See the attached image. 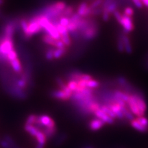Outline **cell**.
Masks as SVG:
<instances>
[{"label":"cell","mask_w":148,"mask_h":148,"mask_svg":"<svg viewBox=\"0 0 148 148\" xmlns=\"http://www.w3.org/2000/svg\"><path fill=\"white\" fill-rule=\"evenodd\" d=\"M127 106L132 114L137 117H142L147 110V105L141 95L138 93L130 94L127 102Z\"/></svg>","instance_id":"6da1fadb"},{"label":"cell","mask_w":148,"mask_h":148,"mask_svg":"<svg viewBox=\"0 0 148 148\" xmlns=\"http://www.w3.org/2000/svg\"><path fill=\"white\" fill-rule=\"evenodd\" d=\"M14 49V46L12 38L4 37L3 39L0 41V54L3 59L6 61L7 55Z\"/></svg>","instance_id":"7a4b0ae2"},{"label":"cell","mask_w":148,"mask_h":148,"mask_svg":"<svg viewBox=\"0 0 148 148\" xmlns=\"http://www.w3.org/2000/svg\"><path fill=\"white\" fill-rule=\"evenodd\" d=\"M132 127L141 133H146L148 131V119L145 117H138L136 119L131 120Z\"/></svg>","instance_id":"3957f363"},{"label":"cell","mask_w":148,"mask_h":148,"mask_svg":"<svg viewBox=\"0 0 148 148\" xmlns=\"http://www.w3.org/2000/svg\"><path fill=\"white\" fill-rule=\"evenodd\" d=\"M98 34V28L93 21H90V24L86 29L81 32L83 38L86 40L94 39Z\"/></svg>","instance_id":"277c9868"},{"label":"cell","mask_w":148,"mask_h":148,"mask_svg":"<svg viewBox=\"0 0 148 148\" xmlns=\"http://www.w3.org/2000/svg\"><path fill=\"white\" fill-rule=\"evenodd\" d=\"M28 29L27 32L25 36V38H30L31 37L34 35L35 34H36L39 33V32L43 30L42 27H41L38 22L34 21L31 18L30 20L28 21Z\"/></svg>","instance_id":"5b68a950"},{"label":"cell","mask_w":148,"mask_h":148,"mask_svg":"<svg viewBox=\"0 0 148 148\" xmlns=\"http://www.w3.org/2000/svg\"><path fill=\"white\" fill-rule=\"evenodd\" d=\"M120 24L123 27V29L126 33L130 32L134 29V24L132 17L125 15L124 14H123L122 21L120 22Z\"/></svg>","instance_id":"8992f818"},{"label":"cell","mask_w":148,"mask_h":148,"mask_svg":"<svg viewBox=\"0 0 148 148\" xmlns=\"http://www.w3.org/2000/svg\"><path fill=\"white\" fill-rule=\"evenodd\" d=\"M94 114L95 115L96 118L101 120L102 121H103L105 123L113 124L114 123L115 120L112 117L109 116V115L108 114H106L105 112H104L101 109V108L96 110L94 112Z\"/></svg>","instance_id":"52a82bcc"},{"label":"cell","mask_w":148,"mask_h":148,"mask_svg":"<svg viewBox=\"0 0 148 148\" xmlns=\"http://www.w3.org/2000/svg\"><path fill=\"white\" fill-rule=\"evenodd\" d=\"M105 124L103 121L98 118L93 119L89 123V128L92 131H98L103 128Z\"/></svg>","instance_id":"ba28073f"},{"label":"cell","mask_w":148,"mask_h":148,"mask_svg":"<svg viewBox=\"0 0 148 148\" xmlns=\"http://www.w3.org/2000/svg\"><path fill=\"white\" fill-rule=\"evenodd\" d=\"M122 38H123V41L124 43L125 51L126 53L128 54L132 53L133 49H132L130 40V38H129V36L127 34H123Z\"/></svg>","instance_id":"9c48e42d"},{"label":"cell","mask_w":148,"mask_h":148,"mask_svg":"<svg viewBox=\"0 0 148 148\" xmlns=\"http://www.w3.org/2000/svg\"><path fill=\"white\" fill-rule=\"evenodd\" d=\"M15 30V26L13 24H8L4 29V37H6V38H12V36L14 34Z\"/></svg>","instance_id":"30bf717a"},{"label":"cell","mask_w":148,"mask_h":148,"mask_svg":"<svg viewBox=\"0 0 148 148\" xmlns=\"http://www.w3.org/2000/svg\"><path fill=\"white\" fill-rule=\"evenodd\" d=\"M11 66L12 67V69L17 73H21L22 71V67L21 66V62L19 61V59L18 58H16V59L13 60V61H11L10 62Z\"/></svg>","instance_id":"8fae6325"},{"label":"cell","mask_w":148,"mask_h":148,"mask_svg":"<svg viewBox=\"0 0 148 148\" xmlns=\"http://www.w3.org/2000/svg\"><path fill=\"white\" fill-rule=\"evenodd\" d=\"M67 51V48H55L54 51V59H58L61 58L64 54H66Z\"/></svg>","instance_id":"7c38bea8"},{"label":"cell","mask_w":148,"mask_h":148,"mask_svg":"<svg viewBox=\"0 0 148 148\" xmlns=\"http://www.w3.org/2000/svg\"><path fill=\"white\" fill-rule=\"evenodd\" d=\"M42 40L45 44L50 45V46H51L52 47H54L55 41L56 40L54 39L53 37L51 35H49V34H45L42 36Z\"/></svg>","instance_id":"4fadbf2b"},{"label":"cell","mask_w":148,"mask_h":148,"mask_svg":"<svg viewBox=\"0 0 148 148\" xmlns=\"http://www.w3.org/2000/svg\"><path fill=\"white\" fill-rule=\"evenodd\" d=\"M61 40L67 48L69 47L72 43L71 36H70V35H69V32H67V33L61 35Z\"/></svg>","instance_id":"5bb4252c"},{"label":"cell","mask_w":148,"mask_h":148,"mask_svg":"<svg viewBox=\"0 0 148 148\" xmlns=\"http://www.w3.org/2000/svg\"><path fill=\"white\" fill-rule=\"evenodd\" d=\"M74 13V8L72 6H67L66 9L62 12L61 13V17H66L69 18L71 17L73 14Z\"/></svg>","instance_id":"9a60e30c"},{"label":"cell","mask_w":148,"mask_h":148,"mask_svg":"<svg viewBox=\"0 0 148 148\" xmlns=\"http://www.w3.org/2000/svg\"><path fill=\"white\" fill-rule=\"evenodd\" d=\"M53 6L56 10H57L60 12H62L67 7L66 3L64 1H58L53 4Z\"/></svg>","instance_id":"2e32d148"},{"label":"cell","mask_w":148,"mask_h":148,"mask_svg":"<svg viewBox=\"0 0 148 148\" xmlns=\"http://www.w3.org/2000/svg\"><path fill=\"white\" fill-rule=\"evenodd\" d=\"M104 1V0H92L89 6L92 10H93V9L98 8L100 6L103 5Z\"/></svg>","instance_id":"e0dca14e"},{"label":"cell","mask_w":148,"mask_h":148,"mask_svg":"<svg viewBox=\"0 0 148 148\" xmlns=\"http://www.w3.org/2000/svg\"><path fill=\"white\" fill-rule=\"evenodd\" d=\"M55 48L54 47H51L48 49L45 53V58L48 61H51L54 59V51Z\"/></svg>","instance_id":"ac0fdd59"},{"label":"cell","mask_w":148,"mask_h":148,"mask_svg":"<svg viewBox=\"0 0 148 148\" xmlns=\"http://www.w3.org/2000/svg\"><path fill=\"white\" fill-rule=\"evenodd\" d=\"M87 85H88V88L94 90L95 88H96L99 87V82H98L97 80L92 78V79L88 81Z\"/></svg>","instance_id":"d6986e66"},{"label":"cell","mask_w":148,"mask_h":148,"mask_svg":"<svg viewBox=\"0 0 148 148\" xmlns=\"http://www.w3.org/2000/svg\"><path fill=\"white\" fill-rule=\"evenodd\" d=\"M103 9H107V11L111 14H112L114 11L117 10V3L115 1H112L107 8Z\"/></svg>","instance_id":"ffe728a7"},{"label":"cell","mask_w":148,"mask_h":148,"mask_svg":"<svg viewBox=\"0 0 148 148\" xmlns=\"http://www.w3.org/2000/svg\"><path fill=\"white\" fill-rule=\"evenodd\" d=\"M117 48H118V50L119 51L121 52V53H123L125 51L122 35H120V36L118 38V40H117Z\"/></svg>","instance_id":"44dd1931"},{"label":"cell","mask_w":148,"mask_h":148,"mask_svg":"<svg viewBox=\"0 0 148 148\" xmlns=\"http://www.w3.org/2000/svg\"><path fill=\"white\" fill-rule=\"evenodd\" d=\"M16 58H17V54L15 51V50L14 49V50L11 51L7 55L6 61H8L9 62H10L11 61L16 59Z\"/></svg>","instance_id":"7402d4cb"},{"label":"cell","mask_w":148,"mask_h":148,"mask_svg":"<svg viewBox=\"0 0 148 148\" xmlns=\"http://www.w3.org/2000/svg\"><path fill=\"white\" fill-rule=\"evenodd\" d=\"M54 25L56 26V27L57 30H58L59 33L60 34V35H62V34H66V33H67V32H69L68 30H67V27H64V26H62L61 25H60L59 24V22L56 23V24H55Z\"/></svg>","instance_id":"603a6c76"},{"label":"cell","mask_w":148,"mask_h":148,"mask_svg":"<svg viewBox=\"0 0 148 148\" xmlns=\"http://www.w3.org/2000/svg\"><path fill=\"white\" fill-rule=\"evenodd\" d=\"M20 25H21V27L23 33H24V35H25L27 32V29H28L27 21H26L25 19H22L20 22Z\"/></svg>","instance_id":"cb8c5ba5"},{"label":"cell","mask_w":148,"mask_h":148,"mask_svg":"<svg viewBox=\"0 0 148 148\" xmlns=\"http://www.w3.org/2000/svg\"><path fill=\"white\" fill-rule=\"evenodd\" d=\"M69 23H70V20H69V18L68 17H62L59 19V24L64 27H67L69 24Z\"/></svg>","instance_id":"d4e9b609"},{"label":"cell","mask_w":148,"mask_h":148,"mask_svg":"<svg viewBox=\"0 0 148 148\" xmlns=\"http://www.w3.org/2000/svg\"><path fill=\"white\" fill-rule=\"evenodd\" d=\"M112 14L114 15V17L115 18V19L117 20V21L119 23V24H120V22H121L123 18V14H121L118 10H116L112 13Z\"/></svg>","instance_id":"484cf974"},{"label":"cell","mask_w":148,"mask_h":148,"mask_svg":"<svg viewBox=\"0 0 148 148\" xmlns=\"http://www.w3.org/2000/svg\"><path fill=\"white\" fill-rule=\"evenodd\" d=\"M17 86L20 88L21 89H24L27 86V82L25 77L21 78V79L18 80L17 82Z\"/></svg>","instance_id":"4316f807"},{"label":"cell","mask_w":148,"mask_h":148,"mask_svg":"<svg viewBox=\"0 0 148 148\" xmlns=\"http://www.w3.org/2000/svg\"><path fill=\"white\" fill-rule=\"evenodd\" d=\"M103 9V11H102V17L104 21H108L109 20L110 14L107 11L106 9Z\"/></svg>","instance_id":"83f0119b"},{"label":"cell","mask_w":148,"mask_h":148,"mask_svg":"<svg viewBox=\"0 0 148 148\" xmlns=\"http://www.w3.org/2000/svg\"><path fill=\"white\" fill-rule=\"evenodd\" d=\"M124 14L126 15L128 17H132V16L134 14V11L132 8L131 7H127L125 8V10H124Z\"/></svg>","instance_id":"f1b7e54d"},{"label":"cell","mask_w":148,"mask_h":148,"mask_svg":"<svg viewBox=\"0 0 148 148\" xmlns=\"http://www.w3.org/2000/svg\"><path fill=\"white\" fill-rule=\"evenodd\" d=\"M132 1L136 8L141 9L143 7V4L141 1V0H132Z\"/></svg>","instance_id":"f546056e"},{"label":"cell","mask_w":148,"mask_h":148,"mask_svg":"<svg viewBox=\"0 0 148 148\" xmlns=\"http://www.w3.org/2000/svg\"><path fill=\"white\" fill-rule=\"evenodd\" d=\"M141 1L143 5H145L146 6L148 7V0H141Z\"/></svg>","instance_id":"4dcf8cb0"},{"label":"cell","mask_w":148,"mask_h":148,"mask_svg":"<svg viewBox=\"0 0 148 148\" xmlns=\"http://www.w3.org/2000/svg\"><path fill=\"white\" fill-rule=\"evenodd\" d=\"M146 67H147V69H148V59H147V62H146Z\"/></svg>","instance_id":"1f68e13d"},{"label":"cell","mask_w":148,"mask_h":148,"mask_svg":"<svg viewBox=\"0 0 148 148\" xmlns=\"http://www.w3.org/2000/svg\"><path fill=\"white\" fill-rule=\"evenodd\" d=\"M3 3V0H0V5L2 4Z\"/></svg>","instance_id":"d6a6232c"}]
</instances>
